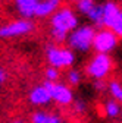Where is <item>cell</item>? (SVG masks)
Here are the masks:
<instances>
[{
    "instance_id": "13",
    "label": "cell",
    "mask_w": 122,
    "mask_h": 123,
    "mask_svg": "<svg viewBox=\"0 0 122 123\" xmlns=\"http://www.w3.org/2000/svg\"><path fill=\"white\" fill-rule=\"evenodd\" d=\"M34 123H60V119L53 114H46V113H35L33 116Z\"/></svg>"
},
{
    "instance_id": "9",
    "label": "cell",
    "mask_w": 122,
    "mask_h": 123,
    "mask_svg": "<svg viewBox=\"0 0 122 123\" xmlns=\"http://www.w3.org/2000/svg\"><path fill=\"white\" fill-rule=\"evenodd\" d=\"M16 6H18L19 12L24 15V16L28 18V16H33V15H35L38 2H35V0H18V2H16Z\"/></svg>"
},
{
    "instance_id": "4",
    "label": "cell",
    "mask_w": 122,
    "mask_h": 123,
    "mask_svg": "<svg viewBox=\"0 0 122 123\" xmlns=\"http://www.w3.org/2000/svg\"><path fill=\"white\" fill-rule=\"evenodd\" d=\"M109 69H110V59L106 54H99L93 62H91V65L88 66L90 75L97 78V79L106 76V73L109 72Z\"/></svg>"
},
{
    "instance_id": "17",
    "label": "cell",
    "mask_w": 122,
    "mask_h": 123,
    "mask_svg": "<svg viewBox=\"0 0 122 123\" xmlns=\"http://www.w3.org/2000/svg\"><path fill=\"white\" fill-rule=\"evenodd\" d=\"M112 29L115 31L116 34H119V35H122V12L119 13V16H118V19L115 21V24H113V26H112Z\"/></svg>"
},
{
    "instance_id": "5",
    "label": "cell",
    "mask_w": 122,
    "mask_h": 123,
    "mask_svg": "<svg viewBox=\"0 0 122 123\" xmlns=\"http://www.w3.org/2000/svg\"><path fill=\"white\" fill-rule=\"evenodd\" d=\"M44 88L50 92L52 98H54V100L59 101V103L68 104V103L72 101V94H71V91H69L66 86H63V85H56V84H53L52 81H47V82L44 84Z\"/></svg>"
},
{
    "instance_id": "20",
    "label": "cell",
    "mask_w": 122,
    "mask_h": 123,
    "mask_svg": "<svg viewBox=\"0 0 122 123\" xmlns=\"http://www.w3.org/2000/svg\"><path fill=\"white\" fill-rule=\"evenodd\" d=\"M69 81H71V84H78V81H80L78 72H71L69 73Z\"/></svg>"
},
{
    "instance_id": "2",
    "label": "cell",
    "mask_w": 122,
    "mask_h": 123,
    "mask_svg": "<svg viewBox=\"0 0 122 123\" xmlns=\"http://www.w3.org/2000/svg\"><path fill=\"white\" fill-rule=\"evenodd\" d=\"M52 24H53L54 29L66 32L68 29H72L75 25H77V18L74 16V13L69 9H63V10H60L59 13H56L53 16Z\"/></svg>"
},
{
    "instance_id": "1",
    "label": "cell",
    "mask_w": 122,
    "mask_h": 123,
    "mask_svg": "<svg viewBox=\"0 0 122 123\" xmlns=\"http://www.w3.org/2000/svg\"><path fill=\"white\" fill-rule=\"evenodd\" d=\"M94 29L90 26H82L80 29H77L75 32H72V35L69 37V45L77 50L85 51L90 49V45L94 43Z\"/></svg>"
},
{
    "instance_id": "23",
    "label": "cell",
    "mask_w": 122,
    "mask_h": 123,
    "mask_svg": "<svg viewBox=\"0 0 122 123\" xmlns=\"http://www.w3.org/2000/svg\"><path fill=\"white\" fill-rule=\"evenodd\" d=\"M18 123H19V122H18Z\"/></svg>"
},
{
    "instance_id": "22",
    "label": "cell",
    "mask_w": 122,
    "mask_h": 123,
    "mask_svg": "<svg viewBox=\"0 0 122 123\" xmlns=\"http://www.w3.org/2000/svg\"><path fill=\"white\" fill-rule=\"evenodd\" d=\"M5 76H6L5 72H3V70H0V82H3V81H5Z\"/></svg>"
},
{
    "instance_id": "15",
    "label": "cell",
    "mask_w": 122,
    "mask_h": 123,
    "mask_svg": "<svg viewBox=\"0 0 122 123\" xmlns=\"http://www.w3.org/2000/svg\"><path fill=\"white\" fill-rule=\"evenodd\" d=\"M110 92L113 94V97H115V98L122 100V86H121L119 84L112 82V84H110Z\"/></svg>"
},
{
    "instance_id": "12",
    "label": "cell",
    "mask_w": 122,
    "mask_h": 123,
    "mask_svg": "<svg viewBox=\"0 0 122 123\" xmlns=\"http://www.w3.org/2000/svg\"><path fill=\"white\" fill-rule=\"evenodd\" d=\"M59 5L57 0H49V2H38V6H37V10H35V15L38 16H46L49 15L50 12H53L56 9V6Z\"/></svg>"
},
{
    "instance_id": "14",
    "label": "cell",
    "mask_w": 122,
    "mask_h": 123,
    "mask_svg": "<svg viewBox=\"0 0 122 123\" xmlns=\"http://www.w3.org/2000/svg\"><path fill=\"white\" fill-rule=\"evenodd\" d=\"M106 113H108L109 116H112V117L118 116V113H119V105L115 101H109L108 104H106Z\"/></svg>"
},
{
    "instance_id": "11",
    "label": "cell",
    "mask_w": 122,
    "mask_h": 123,
    "mask_svg": "<svg viewBox=\"0 0 122 123\" xmlns=\"http://www.w3.org/2000/svg\"><path fill=\"white\" fill-rule=\"evenodd\" d=\"M87 16L93 21V22H96L99 25H103L104 24V9H103V6L94 5L93 7L87 12Z\"/></svg>"
},
{
    "instance_id": "18",
    "label": "cell",
    "mask_w": 122,
    "mask_h": 123,
    "mask_svg": "<svg viewBox=\"0 0 122 123\" xmlns=\"http://www.w3.org/2000/svg\"><path fill=\"white\" fill-rule=\"evenodd\" d=\"M53 37L59 41H63L65 37H66V32H63V31H59V29H53Z\"/></svg>"
},
{
    "instance_id": "8",
    "label": "cell",
    "mask_w": 122,
    "mask_h": 123,
    "mask_svg": "<svg viewBox=\"0 0 122 123\" xmlns=\"http://www.w3.org/2000/svg\"><path fill=\"white\" fill-rule=\"evenodd\" d=\"M103 9H104V25H108V26L112 28L113 24H115V21L119 16L121 10L118 9V6L115 3H106L103 6Z\"/></svg>"
},
{
    "instance_id": "3",
    "label": "cell",
    "mask_w": 122,
    "mask_h": 123,
    "mask_svg": "<svg viewBox=\"0 0 122 123\" xmlns=\"http://www.w3.org/2000/svg\"><path fill=\"white\" fill-rule=\"evenodd\" d=\"M115 44H116V37L110 31H100L99 34H96L94 43H93L94 49L100 51V54H104L109 50H112L115 47Z\"/></svg>"
},
{
    "instance_id": "7",
    "label": "cell",
    "mask_w": 122,
    "mask_h": 123,
    "mask_svg": "<svg viewBox=\"0 0 122 123\" xmlns=\"http://www.w3.org/2000/svg\"><path fill=\"white\" fill-rule=\"evenodd\" d=\"M33 29V24L29 21H16L10 25H6L0 28V37H13V35H21Z\"/></svg>"
},
{
    "instance_id": "10",
    "label": "cell",
    "mask_w": 122,
    "mask_h": 123,
    "mask_svg": "<svg viewBox=\"0 0 122 123\" xmlns=\"http://www.w3.org/2000/svg\"><path fill=\"white\" fill-rule=\"evenodd\" d=\"M50 98H52L50 92L46 89L44 86H38V88H35L31 92V101L34 104H44V103H47Z\"/></svg>"
},
{
    "instance_id": "6",
    "label": "cell",
    "mask_w": 122,
    "mask_h": 123,
    "mask_svg": "<svg viewBox=\"0 0 122 123\" xmlns=\"http://www.w3.org/2000/svg\"><path fill=\"white\" fill-rule=\"evenodd\" d=\"M49 62L53 66H69L74 62V54L68 50H59V49H49L47 51Z\"/></svg>"
},
{
    "instance_id": "21",
    "label": "cell",
    "mask_w": 122,
    "mask_h": 123,
    "mask_svg": "<svg viewBox=\"0 0 122 123\" xmlns=\"http://www.w3.org/2000/svg\"><path fill=\"white\" fill-rule=\"evenodd\" d=\"M75 107H77V110H78V111H82V110L85 109V105L82 104V101H78L77 104H75Z\"/></svg>"
},
{
    "instance_id": "16",
    "label": "cell",
    "mask_w": 122,
    "mask_h": 123,
    "mask_svg": "<svg viewBox=\"0 0 122 123\" xmlns=\"http://www.w3.org/2000/svg\"><path fill=\"white\" fill-rule=\"evenodd\" d=\"M93 6H94V2H91V0H81V2H78V7H80L84 13H87Z\"/></svg>"
},
{
    "instance_id": "19",
    "label": "cell",
    "mask_w": 122,
    "mask_h": 123,
    "mask_svg": "<svg viewBox=\"0 0 122 123\" xmlns=\"http://www.w3.org/2000/svg\"><path fill=\"white\" fill-rule=\"evenodd\" d=\"M46 75H47V78L50 79V81H53V79H57V70L56 69H53V68H50L47 72H46Z\"/></svg>"
}]
</instances>
